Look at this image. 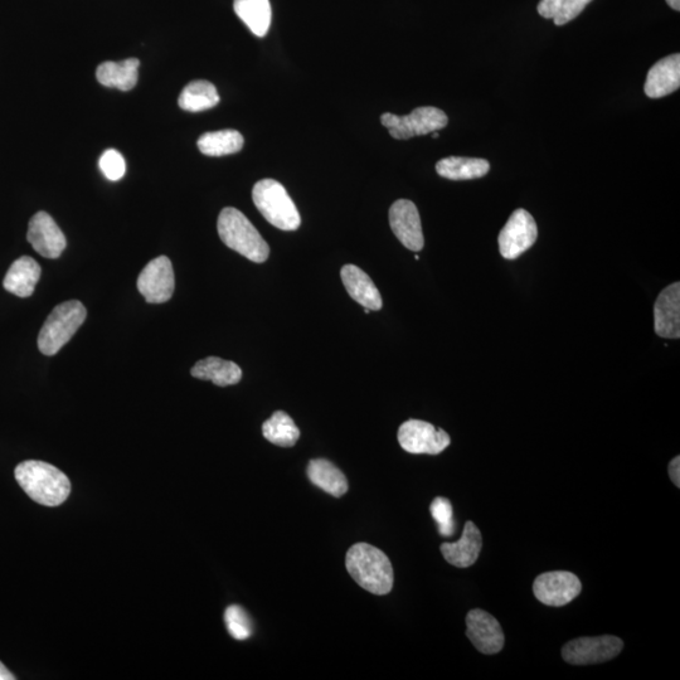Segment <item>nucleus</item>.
<instances>
[{"label":"nucleus","instance_id":"nucleus-29","mask_svg":"<svg viewBox=\"0 0 680 680\" xmlns=\"http://www.w3.org/2000/svg\"><path fill=\"white\" fill-rule=\"evenodd\" d=\"M432 518L435 519L440 536L451 537L456 531L453 504L449 499L437 497L430 505Z\"/></svg>","mask_w":680,"mask_h":680},{"label":"nucleus","instance_id":"nucleus-17","mask_svg":"<svg viewBox=\"0 0 680 680\" xmlns=\"http://www.w3.org/2000/svg\"><path fill=\"white\" fill-rule=\"evenodd\" d=\"M483 547V537L473 522H466L463 536L458 542L442 543L441 553L455 567L468 568L478 561Z\"/></svg>","mask_w":680,"mask_h":680},{"label":"nucleus","instance_id":"nucleus-14","mask_svg":"<svg viewBox=\"0 0 680 680\" xmlns=\"http://www.w3.org/2000/svg\"><path fill=\"white\" fill-rule=\"evenodd\" d=\"M466 636L479 652L497 654L503 649L505 636L498 620L489 612L475 609L466 616Z\"/></svg>","mask_w":680,"mask_h":680},{"label":"nucleus","instance_id":"nucleus-36","mask_svg":"<svg viewBox=\"0 0 680 680\" xmlns=\"http://www.w3.org/2000/svg\"><path fill=\"white\" fill-rule=\"evenodd\" d=\"M369 312H371V310H369V309L364 310V313H366V314H369Z\"/></svg>","mask_w":680,"mask_h":680},{"label":"nucleus","instance_id":"nucleus-13","mask_svg":"<svg viewBox=\"0 0 680 680\" xmlns=\"http://www.w3.org/2000/svg\"><path fill=\"white\" fill-rule=\"evenodd\" d=\"M27 240L46 259H58L67 246L66 236L46 212H38L29 221Z\"/></svg>","mask_w":680,"mask_h":680},{"label":"nucleus","instance_id":"nucleus-7","mask_svg":"<svg viewBox=\"0 0 680 680\" xmlns=\"http://www.w3.org/2000/svg\"><path fill=\"white\" fill-rule=\"evenodd\" d=\"M624 641L614 635L585 636L568 641L562 648V658L572 665L609 662L623 652Z\"/></svg>","mask_w":680,"mask_h":680},{"label":"nucleus","instance_id":"nucleus-11","mask_svg":"<svg viewBox=\"0 0 680 680\" xmlns=\"http://www.w3.org/2000/svg\"><path fill=\"white\" fill-rule=\"evenodd\" d=\"M580 578L567 571L546 572L533 584L534 596L547 606L561 607L570 604L581 594Z\"/></svg>","mask_w":680,"mask_h":680},{"label":"nucleus","instance_id":"nucleus-19","mask_svg":"<svg viewBox=\"0 0 680 680\" xmlns=\"http://www.w3.org/2000/svg\"><path fill=\"white\" fill-rule=\"evenodd\" d=\"M41 266L32 257L22 256L9 267L3 280L4 289L18 298H29L41 278Z\"/></svg>","mask_w":680,"mask_h":680},{"label":"nucleus","instance_id":"nucleus-27","mask_svg":"<svg viewBox=\"0 0 680 680\" xmlns=\"http://www.w3.org/2000/svg\"><path fill=\"white\" fill-rule=\"evenodd\" d=\"M262 434L271 444L281 446V448H293L299 440L300 430L288 414L284 411H276L262 425Z\"/></svg>","mask_w":680,"mask_h":680},{"label":"nucleus","instance_id":"nucleus-8","mask_svg":"<svg viewBox=\"0 0 680 680\" xmlns=\"http://www.w3.org/2000/svg\"><path fill=\"white\" fill-rule=\"evenodd\" d=\"M398 442L410 454L439 455L448 448L451 439L448 432L429 422L408 420L398 430Z\"/></svg>","mask_w":680,"mask_h":680},{"label":"nucleus","instance_id":"nucleus-6","mask_svg":"<svg viewBox=\"0 0 680 680\" xmlns=\"http://www.w3.org/2000/svg\"><path fill=\"white\" fill-rule=\"evenodd\" d=\"M448 116L434 106H422L410 115L398 116L386 113L381 116V123L393 139L408 140L415 136L435 133L448 125Z\"/></svg>","mask_w":680,"mask_h":680},{"label":"nucleus","instance_id":"nucleus-23","mask_svg":"<svg viewBox=\"0 0 680 680\" xmlns=\"http://www.w3.org/2000/svg\"><path fill=\"white\" fill-rule=\"evenodd\" d=\"M490 170L488 160L478 158L449 157L436 164L440 177L450 181H470L487 176Z\"/></svg>","mask_w":680,"mask_h":680},{"label":"nucleus","instance_id":"nucleus-15","mask_svg":"<svg viewBox=\"0 0 680 680\" xmlns=\"http://www.w3.org/2000/svg\"><path fill=\"white\" fill-rule=\"evenodd\" d=\"M654 328L659 337H680V284L675 283L659 294L654 305Z\"/></svg>","mask_w":680,"mask_h":680},{"label":"nucleus","instance_id":"nucleus-25","mask_svg":"<svg viewBox=\"0 0 680 680\" xmlns=\"http://www.w3.org/2000/svg\"><path fill=\"white\" fill-rule=\"evenodd\" d=\"M220 102V95L216 86L210 81L197 80L192 81L184 87L181 96H179L178 104L181 109L189 111V113H201V111L215 108Z\"/></svg>","mask_w":680,"mask_h":680},{"label":"nucleus","instance_id":"nucleus-22","mask_svg":"<svg viewBox=\"0 0 680 680\" xmlns=\"http://www.w3.org/2000/svg\"><path fill=\"white\" fill-rule=\"evenodd\" d=\"M306 473H308V478L315 487L324 490L325 493L333 495L335 498L343 497L348 492L346 475L328 460H310Z\"/></svg>","mask_w":680,"mask_h":680},{"label":"nucleus","instance_id":"nucleus-3","mask_svg":"<svg viewBox=\"0 0 680 680\" xmlns=\"http://www.w3.org/2000/svg\"><path fill=\"white\" fill-rule=\"evenodd\" d=\"M218 235L223 244L246 257L262 264L270 256V247L244 213L233 207L222 210L217 222Z\"/></svg>","mask_w":680,"mask_h":680},{"label":"nucleus","instance_id":"nucleus-21","mask_svg":"<svg viewBox=\"0 0 680 680\" xmlns=\"http://www.w3.org/2000/svg\"><path fill=\"white\" fill-rule=\"evenodd\" d=\"M191 374L198 380L211 381L220 387L237 385L242 378L241 368L236 363L218 357H208L197 362L191 369Z\"/></svg>","mask_w":680,"mask_h":680},{"label":"nucleus","instance_id":"nucleus-16","mask_svg":"<svg viewBox=\"0 0 680 680\" xmlns=\"http://www.w3.org/2000/svg\"><path fill=\"white\" fill-rule=\"evenodd\" d=\"M680 55L668 56L655 63L646 77L644 91L650 99H660L679 90Z\"/></svg>","mask_w":680,"mask_h":680},{"label":"nucleus","instance_id":"nucleus-26","mask_svg":"<svg viewBox=\"0 0 680 680\" xmlns=\"http://www.w3.org/2000/svg\"><path fill=\"white\" fill-rule=\"evenodd\" d=\"M244 136L237 130H220L206 133L198 139V149L208 157H223L241 152L244 148Z\"/></svg>","mask_w":680,"mask_h":680},{"label":"nucleus","instance_id":"nucleus-32","mask_svg":"<svg viewBox=\"0 0 680 680\" xmlns=\"http://www.w3.org/2000/svg\"><path fill=\"white\" fill-rule=\"evenodd\" d=\"M669 475L670 479H672V482L675 484V487L680 488V458L677 456V458L672 460V463L669 464Z\"/></svg>","mask_w":680,"mask_h":680},{"label":"nucleus","instance_id":"nucleus-2","mask_svg":"<svg viewBox=\"0 0 680 680\" xmlns=\"http://www.w3.org/2000/svg\"><path fill=\"white\" fill-rule=\"evenodd\" d=\"M349 575L373 595H387L393 589V567L385 552L368 543H357L347 553Z\"/></svg>","mask_w":680,"mask_h":680},{"label":"nucleus","instance_id":"nucleus-35","mask_svg":"<svg viewBox=\"0 0 680 680\" xmlns=\"http://www.w3.org/2000/svg\"><path fill=\"white\" fill-rule=\"evenodd\" d=\"M432 134H434L435 139L439 138V134H437L436 131H435V133H432Z\"/></svg>","mask_w":680,"mask_h":680},{"label":"nucleus","instance_id":"nucleus-34","mask_svg":"<svg viewBox=\"0 0 680 680\" xmlns=\"http://www.w3.org/2000/svg\"><path fill=\"white\" fill-rule=\"evenodd\" d=\"M669 7L674 9V11H680V0H667Z\"/></svg>","mask_w":680,"mask_h":680},{"label":"nucleus","instance_id":"nucleus-18","mask_svg":"<svg viewBox=\"0 0 680 680\" xmlns=\"http://www.w3.org/2000/svg\"><path fill=\"white\" fill-rule=\"evenodd\" d=\"M347 293L353 300L364 306V309L381 310L383 306L382 296L374 285L373 280L358 266L346 265L340 271Z\"/></svg>","mask_w":680,"mask_h":680},{"label":"nucleus","instance_id":"nucleus-4","mask_svg":"<svg viewBox=\"0 0 680 680\" xmlns=\"http://www.w3.org/2000/svg\"><path fill=\"white\" fill-rule=\"evenodd\" d=\"M87 310L79 300L65 301L52 310L38 335V348L45 356H55L85 323Z\"/></svg>","mask_w":680,"mask_h":680},{"label":"nucleus","instance_id":"nucleus-30","mask_svg":"<svg viewBox=\"0 0 680 680\" xmlns=\"http://www.w3.org/2000/svg\"><path fill=\"white\" fill-rule=\"evenodd\" d=\"M225 621L228 633L236 640L249 639L252 634V624L249 615L242 607L232 605L227 607Z\"/></svg>","mask_w":680,"mask_h":680},{"label":"nucleus","instance_id":"nucleus-33","mask_svg":"<svg viewBox=\"0 0 680 680\" xmlns=\"http://www.w3.org/2000/svg\"><path fill=\"white\" fill-rule=\"evenodd\" d=\"M14 679H17L16 675H13L11 672H9L6 665L0 662V680H14Z\"/></svg>","mask_w":680,"mask_h":680},{"label":"nucleus","instance_id":"nucleus-12","mask_svg":"<svg viewBox=\"0 0 680 680\" xmlns=\"http://www.w3.org/2000/svg\"><path fill=\"white\" fill-rule=\"evenodd\" d=\"M390 226L406 249L419 252L424 249L425 240L419 210L414 202L398 199L390 208Z\"/></svg>","mask_w":680,"mask_h":680},{"label":"nucleus","instance_id":"nucleus-10","mask_svg":"<svg viewBox=\"0 0 680 680\" xmlns=\"http://www.w3.org/2000/svg\"><path fill=\"white\" fill-rule=\"evenodd\" d=\"M176 279L172 262L167 256H159L149 262L138 278L139 293L150 304H163L172 299Z\"/></svg>","mask_w":680,"mask_h":680},{"label":"nucleus","instance_id":"nucleus-28","mask_svg":"<svg viewBox=\"0 0 680 680\" xmlns=\"http://www.w3.org/2000/svg\"><path fill=\"white\" fill-rule=\"evenodd\" d=\"M592 0H541L537 11L539 16L552 19L556 26H565L580 16Z\"/></svg>","mask_w":680,"mask_h":680},{"label":"nucleus","instance_id":"nucleus-31","mask_svg":"<svg viewBox=\"0 0 680 680\" xmlns=\"http://www.w3.org/2000/svg\"><path fill=\"white\" fill-rule=\"evenodd\" d=\"M99 165L102 174L111 182L120 181L125 176V159L118 150L109 149L102 153Z\"/></svg>","mask_w":680,"mask_h":680},{"label":"nucleus","instance_id":"nucleus-20","mask_svg":"<svg viewBox=\"0 0 680 680\" xmlns=\"http://www.w3.org/2000/svg\"><path fill=\"white\" fill-rule=\"evenodd\" d=\"M138 58H128L121 62H104L96 70L97 81L102 86L120 91L133 90L138 84Z\"/></svg>","mask_w":680,"mask_h":680},{"label":"nucleus","instance_id":"nucleus-24","mask_svg":"<svg viewBox=\"0 0 680 680\" xmlns=\"http://www.w3.org/2000/svg\"><path fill=\"white\" fill-rule=\"evenodd\" d=\"M233 9L257 37H265L272 19L270 0H235Z\"/></svg>","mask_w":680,"mask_h":680},{"label":"nucleus","instance_id":"nucleus-5","mask_svg":"<svg viewBox=\"0 0 680 680\" xmlns=\"http://www.w3.org/2000/svg\"><path fill=\"white\" fill-rule=\"evenodd\" d=\"M252 199L272 226L283 231H296L300 227V213L283 184L274 179H262L252 189Z\"/></svg>","mask_w":680,"mask_h":680},{"label":"nucleus","instance_id":"nucleus-9","mask_svg":"<svg viewBox=\"0 0 680 680\" xmlns=\"http://www.w3.org/2000/svg\"><path fill=\"white\" fill-rule=\"evenodd\" d=\"M537 236V223L531 213L514 211L498 238L500 255L507 260L518 259L536 244Z\"/></svg>","mask_w":680,"mask_h":680},{"label":"nucleus","instance_id":"nucleus-1","mask_svg":"<svg viewBox=\"0 0 680 680\" xmlns=\"http://www.w3.org/2000/svg\"><path fill=\"white\" fill-rule=\"evenodd\" d=\"M14 475L28 497L46 507H58L71 493L70 479L66 474L45 461H23Z\"/></svg>","mask_w":680,"mask_h":680}]
</instances>
